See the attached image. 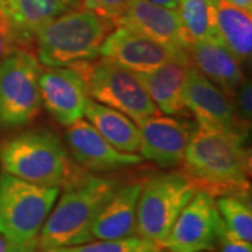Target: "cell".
Masks as SVG:
<instances>
[{
  "label": "cell",
  "instance_id": "4dcf8cb0",
  "mask_svg": "<svg viewBox=\"0 0 252 252\" xmlns=\"http://www.w3.org/2000/svg\"><path fill=\"white\" fill-rule=\"evenodd\" d=\"M227 1L233 3L234 6L245 10L248 13H252V0H227Z\"/></svg>",
  "mask_w": 252,
  "mask_h": 252
},
{
  "label": "cell",
  "instance_id": "5bb4252c",
  "mask_svg": "<svg viewBox=\"0 0 252 252\" xmlns=\"http://www.w3.org/2000/svg\"><path fill=\"white\" fill-rule=\"evenodd\" d=\"M114 26L129 28L172 51L188 54L190 46L177 10L162 7L149 0H129Z\"/></svg>",
  "mask_w": 252,
  "mask_h": 252
},
{
  "label": "cell",
  "instance_id": "52a82bcc",
  "mask_svg": "<svg viewBox=\"0 0 252 252\" xmlns=\"http://www.w3.org/2000/svg\"><path fill=\"white\" fill-rule=\"evenodd\" d=\"M73 67L83 74L91 99L125 114L136 125L160 114L136 73L105 59Z\"/></svg>",
  "mask_w": 252,
  "mask_h": 252
},
{
  "label": "cell",
  "instance_id": "4fadbf2b",
  "mask_svg": "<svg viewBox=\"0 0 252 252\" xmlns=\"http://www.w3.org/2000/svg\"><path fill=\"white\" fill-rule=\"evenodd\" d=\"M39 94L46 111L66 127L84 117L90 98L83 74L74 67L41 69Z\"/></svg>",
  "mask_w": 252,
  "mask_h": 252
},
{
  "label": "cell",
  "instance_id": "e0dca14e",
  "mask_svg": "<svg viewBox=\"0 0 252 252\" xmlns=\"http://www.w3.org/2000/svg\"><path fill=\"white\" fill-rule=\"evenodd\" d=\"M142 184L119 187L95 217L93 240H118L136 235V210Z\"/></svg>",
  "mask_w": 252,
  "mask_h": 252
},
{
  "label": "cell",
  "instance_id": "cb8c5ba5",
  "mask_svg": "<svg viewBox=\"0 0 252 252\" xmlns=\"http://www.w3.org/2000/svg\"><path fill=\"white\" fill-rule=\"evenodd\" d=\"M161 247L140 235L118 240H93L90 243L56 248L49 252H158Z\"/></svg>",
  "mask_w": 252,
  "mask_h": 252
},
{
  "label": "cell",
  "instance_id": "9a60e30c",
  "mask_svg": "<svg viewBox=\"0 0 252 252\" xmlns=\"http://www.w3.org/2000/svg\"><path fill=\"white\" fill-rule=\"evenodd\" d=\"M66 140L74 161L90 171L108 172L143 162L140 154L124 153L115 149L86 118L67 126Z\"/></svg>",
  "mask_w": 252,
  "mask_h": 252
},
{
  "label": "cell",
  "instance_id": "ffe728a7",
  "mask_svg": "<svg viewBox=\"0 0 252 252\" xmlns=\"http://www.w3.org/2000/svg\"><path fill=\"white\" fill-rule=\"evenodd\" d=\"M217 32L224 45L240 63L250 62L252 54L251 13L227 0H216Z\"/></svg>",
  "mask_w": 252,
  "mask_h": 252
},
{
  "label": "cell",
  "instance_id": "1f68e13d",
  "mask_svg": "<svg viewBox=\"0 0 252 252\" xmlns=\"http://www.w3.org/2000/svg\"><path fill=\"white\" fill-rule=\"evenodd\" d=\"M158 252H170V251H167V250H162V248H161V250H160ZM202 252H210V251H202Z\"/></svg>",
  "mask_w": 252,
  "mask_h": 252
},
{
  "label": "cell",
  "instance_id": "603a6c76",
  "mask_svg": "<svg viewBox=\"0 0 252 252\" xmlns=\"http://www.w3.org/2000/svg\"><path fill=\"white\" fill-rule=\"evenodd\" d=\"M225 228L244 241H252L251 200L245 196L225 195L215 200Z\"/></svg>",
  "mask_w": 252,
  "mask_h": 252
},
{
  "label": "cell",
  "instance_id": "d6986e66",
  "mask_svg": "<svg viewBox=\"0 0 252 252\" xmlns=\"http://www.w3.org/2000/svg\"><path fill=\"white\" fill-rule=\"evenodd\" d=\"M83 118L115 149L124 153H139L140 129L125 114L89 98Z\"/></svg>",
  "mask_w": 252,
  "mask_h": 252
},
{
  "label": "cell",
  "instance_id": "30bf717a",
  "mask_svg": "<svg viewBox=\"0 0 252 252\" xmlns=\"http://www.w3.org/2000/svg\"><path fill=\"white\" fill-rule=\"evenodd\" d=\"M99 56L133 73L152 72L168 62L190 64L187 52L172 51L122 26H117L104 39Z\"/></svg>",
  "mask_w": 252,
  "mask_h": 252
},
{
  "label": "cell",
  "instance_id": "484cf974",
  "mask_svg": "<svg viewBox=\"0 0 252 252\" xmlns=\"http://www.w3.org/2000/svg\"><path fill=\"white\" fill-rule=\"evenodd\" d=\"M252 90H251V81L244 80V83L238 87V90L234 94V97L231 98L233 105H234L235 117L240 126L243 127L248 133V129L251 126V118H252Z\"/></svg>",
  "mask_w": 252,
  "mask_h": 252
},
{
  "label": "cell",
  "instance_id": "f546056e",
  "mask_svg": "<svg viewBox=\"0 0 252 252\" xmlns=\"http://www.w3.org/2000/svg\"><path fill=\"white\" fill-rule=\"evenodd\" d=\"M154 4H158V6H162V7H167V9L177 10V6L180 3V0H149Z\"/></svg>",
  "mask_w": 252,
  "mask_h": 252
},
{
  "label": "cell",
  "instance_id": "7a4b0ae2",
  "mask_svg": "<svg viewBox=\"0 0 252 252\" xmlns=\"http://www.w3.org/2000/svg\"><path fill=\"white\" fill-rule=\"evenodd\" d=\"M118 188L117 180L94 175L70 184L46 217L38 237V250L49 252L93 241V223Z\"/></svg>",
  "mask_w": 252,
  "mask_h": 252
},
{
  "label": "cell",
  "instance_id": "3957f363",
  "mask_svg": "<svg viewBox=\"0 0 252 252\" xmlns=\"http://www.w3.org/2000/svg\"><path fill=\"white\" fill-rule=\"evenodd\" d=\"M112 27V21L89 9L66 11L36 32V58L41 64L52 67L93 62Z\"/></svg>",
  "mask_w": 252,
  "mask_h": 252
},
{
  "label": "cell",
  "instance_id": "ac0fdd59",
  "mask_svg": "<svg viewBox=\"0 0 252 252\" xmlns=\"http://www.w3.org/2000/svg\"><path fill=\"white\" fill-rule=\"evenodd\" d=\"M189 64L168 62L147 73H136L158 112L164 115L187 117L184 87Z\"/></svg>",
  "mask_w": 252,
  "mask_h": 252
},
{
  "label": "cell",
  "instance_id": "7402d4cb",
  "mask_svg": "<svg viewBox=\"0 0 252 252\" xmlns=\"http://www.w3.org/2000/svg\"><path fill=\"white\" fill-rule=\"evenodd\" d=\"M181 26L189 44L219 42L216 0H180L177 6Z\"/></svg>",
  "mask_w": 252,
  "mask_h": 252
},
{
  "label": "cell",
  "instance_id": "5b68a950",
  "mask_svg": "<svg viewBox=\"0 0 252 252\" xmlns=\"http://www.w3.org/2000/svg\"><path fill=\"white\" fill-rule=\"evenodd\" d=\"M61 193L58 187H41L0 175V234L23 245H36L41 228Z\"/></svg>",
  "mask_w": 252,
  "mask_h": 252
},
{
  "label": "cell",
  "instance_id": "4316f807",
  "mask_svg": "<svg viewBox=\"0 0 252 252\" xmlns=\"http://www.w3.org/2000/svg\"><path fill=\"white\" fill-rule=\"evenodd\" d=\"M129 0H81V7L97 13L109 21H115L125 10Z\"/></svg>",
  "mask_w": 252,
  "mask_h": 252
},
{
  "label": "cell",
  "instance_id": "277c9868",
  "mask_svg": "<svg viewBox=\"0 0 252 252\" xmlns=\"http://www.w3.org/2000/svg\"><path fill=\"white\" fill-rule=\"evenodd\" d=\"M3 171L41 187L72 182V164L62 140L49 129H28L0 143Z\"/></svg>",
  "mask_w": 252,
  "mask_h": 252
},
{
  "label": "cell",
  "instance_id": "2e32d148",
  "mask_svg": "<svg viewBox=\"0 0 252 252\" xmlns=\"http://www.w3.org/2000/svg\"><path fill=\"white\" fill-rule=\"evenodd\" d=\"M189 62L227 97L233 98L245 80L241 63L224 45L207 41L189 46Z\"/></svg>",
  "mask_w": 252,
  "mask_h": 252
},
{
  "label": "cell",
  "instance_id": "9c48e42d",
  "mask_svg": "<svg viewBox=\"0 0 252 252\" xmlns=\"http://www.w3.org/2000/svg\"><path fill=\"white\" fill-rule=\"evenodd\" d=\"M224 228L215 198L198 189L177 217L161 248L170 252H213Z\"/></svg>",
  "mask_w": 252,
  "mask_h": 252
},
{
  "label": "cell",
  "instance_id": "8992f818",
  "mask_svg": "<svg viewBox=\"0 0 252 252\" xmlns=\"http://www.w3.org/2000/svg\"><path fill=\"white\" fill-rule=\"evenodd\" d=\"M185 172H161L140 188L136 210V234L161 247L182 209L198 192Z\"/></svg>",
  "mask_w": 252,
  "mask_h": 252
},
{
  "label": "cell",
  "instance_id": "ba28073f",
  "mask_svg": "<svg viewBox=\"0 0 252 252\" xmlns=\"http://www.w3.org/2000/svg\"><path fill=\"white\" fill-rule=\"evenodd\" d=\"M41 63L28 49L0 61V129L28 125L41 111Z\"/></svg>",
  "mask_w": 252,
  "mask_h": 252
},
{
  "label": "cell",
  "instance_id": "6da1fadb",
  "mask_svg": "<svg viewBox=\"0 0 252 252\" xmlns=\"http://www.w3.org/2000/svg\"><path fill=\"white\" fill-rule=\"evenodd\" d=\"M248 136L196 127L182 160L184 172L213 198H250L251 152Z\"/></svg>",
  "mask_w": 252,
  "mask_h": 252
},
{
  "label": "cell",
  "instance_id": "f1b7e54d",
  "mask_svg": "<svg viewBox=\"0 0 252 252\" xmlns=\"http://www.w3.org/2000/svg\"><path fill=\"white\" fill-rule=\"evenodd\" d=\"M0 252H38V247L17 244L0 234Z\"/></svg>",
  "mask_w": 252,
  "mask_h": 252
},
{
  "label": "cell",
  "instance_id": "83f0119b",
  "mask_svg": "<svg viewBox=\"0 0 252 252\" xmlns=\"http://www.w3.org/2000/svg\"><path fill=\"white\" fill-rule=\"evenodd\" d=\"M216 250L219 252H252V245L250 241H244L224 228L219 238Z\"/></svg>",
  "mask_w": 252,
  "mask_h": 252
},
{
  "label": "cell",
  "instance_id": "8fae6325",
  "mask_svg": "<svg viewBox=\"0 0 252 252\" xmlns=\"http://www.w3.org/2000/svg\"><path fill=\"white\" fill-rule=\"evenodd\" d=\"M184 101L198 127L248 136L237 121L231 98L190 64L185 77Z\"/></svg>",
  "mask_w": 252,
  "mask_h": 252
},
{
  "label": "cell",
  "instance_id": "d4e9b609",
  "mask_svg": "<svg viewBox=\"0 0 252 252\" xmlns=\"http://www.w3.org/2000/svg\"><path fill=\"white\" fill-rule=\"evenodd\" d=\"M35 42V36L20 27L7 10L0 4V61L17 51L28 49Z\"/></svg>",
  "mask_w": 252,
  "mask_h": 252
},
{
  "label": "cell",
  "instance_id": "44dd1931",
  "mask_svg": "<svg viewBox=\"0 0 252 252\" xmlns=\"http://www.w3.org/2000/svg\"><path fill=\"white\" fill-rule=\"evenodd\" d=\"M0 4L20 27L35 36L54 18L81 7V0H0Z\"/></svg>",
  "mask_w": 252,
  "mask_h": 252
},
{
  "label": "cell",
  "instance_id": "7c38bea8",
  "mask_svg": "<svg viewBox=\"0 0 252 252\" xmlns=\"http://www.w3.org/2000/svg\"><path fill=\"white\" fill-rule=\"evenodd\" d=\"M140 149L139 153L146 161L161 168L180 165L187 152L189 140L196 130V122L185 117L153 115L139 124Z\"/></svg>",
  "mask_w": 252,
  "mask_h": 252
}]
</instances>
